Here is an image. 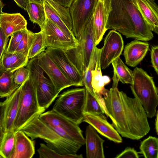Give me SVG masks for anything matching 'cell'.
<instances>
[{
  "label": "cell",
  "mask_w": 158,
  "mask_h": 158,
  "mask_svg": "<svg viewBox=\"0 0 158 158\" xmlns=\"http://www.w3.org/2000/svg\"><path fill=\"white\" fill-rule=\"evenodd\" d=\"M26 10L30 20L33 23L37 24L42 29L45 23L46 17L43 3L29 2Z\"/></svg>",
  "instance_id": "cell-25"
},
{
  "label": "cell",
  "mask_w": 158,
  "mask_h": 158,
  "mask_svg": "<svg viewBox=\"0 0 158 158\" xmlns=\"http://www.w3.org/2000/svg\"><path fill=\"white\" fill-rule=\"evenodd\" d=\"M29 2H35L39 3H43V0H27Z\"/></svg>",
  "instance_id": "cell-47"
},
{
  "label": "cell",
  "mask_w": 158,
  "mask_h": 158,
  "mask_svg": "<svg viewBox=\"0 0 158 158\" xmlns=\"http://www.w3.org/2000/svg\"><path fill=\"white\" fill-rule=\"evenodd\" d=\"M100 49V48H98L97 46L94 48L88 66L83 76V86H85L86 90L93 95L94 94L93 93L91 84V72L95 68Z\"/></svg>",
  "instance_id": "cell-31"
},
{
  "label": "cell",
  "mask_w": 158,
  "mask_h": 158,
  "mask_svg": "<svg viewBox=\"0 0 158 158\" xmlns=\"http://www.w3.org/2000/svg\"><path fill=\"white\" fill-rule=\"evenodd\" d=\"M47 48L44 34L41 31L34 33V38L30 49L28 58L31 59L44 51Z\"/></svg>",
  "instance_id": "cell-32"
},
{
  "label": "cell",
  "mask_w": 158,
  "mask_h": 158,
  "mask_svg": "<svg viewBox=\"0 0 158 158\" xmlns=\"http://www.w3.org/2000/svg\"><path fill=\"white\" fill-rule=\"evenodd\" d=\"M4 6V3L1 0H0V14H2L3 12L2 10Z\"/></svg>",
  "instance_id": "cell-48"
},
{
  "label": "cell",
  "mask_w": 158,
  "mask_h": 158,
  "mask_svg": "<svg viewBox=\"0 0 158 158\" xmlns=\"http://www.w3.org/2000/svg\"><path fill=\"white\" fill-rule=\"evenodd\" d=\"M5 133L0 149V156L1 158H10L15 147V132L13 130Z\"/></svg>",
  "instance_id": "cell-33"
},
{
  "label": "cell",
  "mask_w": 158,
  "mask_h": 158,
  "mask_svg": "<svg viewBox=\"0 0 158 158\" xmlns=\"http://www.w3.org/2000/svg\"><path fill=\"white\" fill-rule=\"evenodd\" d=\"M15 144L10 158H31L35 153L34 142L23 131L15 133Z\"/></svg>",
  "instance_id": "cell-21"
},
{
  "label": "cell",
  "mask_w": 158,
  "mask_h": 158,
  "mask_svg": "<svg viewBox=\"0 0 158 158\" xmlns=\"http://www.w3.org/2000/svg\"><path fill=\"white\" fill-rule=\"evenodd\" d=\"M138 152L134 148L128 147L115 157L116 158H138Z\"/></svg>",
  "instance_id": "cell-38"
},
{
  "label": "cell",
  "mask_w": 158,
  "mask_h": 158,
  "mask_svg": "<svg viewBox=\"0 0 158 158\" xmlns=\"http://www.w3.org/2000/svg\"><path fill=\"white\" fill-rule=\"evenodd\" d=\"M133 73V81L130 86L132 92L142 105L148 117L152 118L157 112L158 88L153 77L142 69L136 67Z\"/></svg>",
  "instance_id": "cell-4"
},
{
  "label": "cell",
  "mask_w": 158,
  "mask_h": 158,
  "mask_svg": "<svg viewBox=\"0 0 158 158\" xmlns=\"http://www.w3.org/2000/svg\"><path fill=\"white\" fill-rule=\"evenodd\" d=\"M40 115L33 118L20 130L32 140L43 139L48 146L60 154H76L81 146L63 137L42 120Z\"/></svg>",
  "instance_id": "cell-3"
},
{
  "label": "cell",
  "mask_w": 158,
  "mask_h": 158,
  "mask_svg": "<svg viewBox=\"0 0 158 158\" xmlns=\"http://www.w3.org/2000/svg\"><path fill=\"white\" fill-rule=\"evenodd\" d=\"M86 94L85 88L65 91L58 96L52 110L79 125L85 114Z\"/></svg>",
  "instance_id": "cell-5"
},
{
  "label": "cell",
  "mask_w": 158,
  "mask_h": 158,
  "mask_svg": "<svg viewBox=\"0 0 158 158\" xmlns=\"http://www.w3.org/2000/svg\"><path fill=\"white\" fill-rule=\"evenodd\" d=\"M82 122L89 123L100 134L110 140L117 143L122 142L120 134L108 122L104 114L85 113Z\"/></svg>",
  "instance_id": "cell-15"
},
{
  "label": "cell",
  "mask_w": 158,
  "mask_h": 158,
  "mask_svg": "<svg viewBox=\"0 0 158 158\" xmlns=\"http://www.w3.org/2000/svg\"><path fill=\"white\" fill-rule=\"evenodd\" d=\"M0 158H1V157L0 156Z\"/></svg>",
  "instance_id": "cell-49"
},
{
  "label": "cell",
  "mask_w": 158,
  "mask_h": 158,
  "mask_svg": "<svg viewBox=\"0 0 158 158\" xmlns=\"http://www.w3.org/2000/svg\"><path fill=\"white\" fill-rule=\"evenodd\" d=\"M7 101L6 98L4 101L0 102V127H2L4 123Z\"/></svg>",
  "instance_id": "cell-41"
},
{
  "label": "cell",
  "mask_w": 158,
  "mask_h": 158,
  "mask_svg": "<svg viewBox=\"0 0 158 158\" xmlns=\"http://www.w3.org/2000/svg\"><path fill=\"white\" fill-rule=\"evenodd\" d=\"M37 63L51 80L59 93L73 84L62 73L45 51L37 56Z\"/></svg>",
  "instance_id": "cell-14"
},
{
  "label": "cell",
  "mask_w": 158,
  "mask_h": 158,
  "mask_svg": "<svg viewBox=\"0 0 158 158\" xmlns=\"http://www.w3.org/2000/svg\"><path fill=\"white\" fill-rule=\"evenodd\" d=\"M14 72L0 70V98H7L19 87L14 81Z\"/></svg>",
  "instance_id": "cell-24"
},
{
  "label": "cell",
  "mask_w": 158,
  "mask_h": 158,
  "mask_svg": "<svg viewBox=\"0 0 158 158\" xmlns=\"http://www.w3.org/2000/svg\"><path fill=\"white\" fill-rule=\"evenodd\" d=\"M21 85L18 110L13 126L15 132L45 111L39 106L35 90L29 77Z\"/></svg>",
  "instance_id": "cell-8"
},
{
  "label": "cell",
  "mask_w": 158,
  "mask_h": 158,
  "mask_svg": "<svg viewBox=\"0 0 158 158\" xmlns=\"http://www.w3.org/2000/svg\"><path fill=\"white\" fill-rule=\"evenodd\" d=\"M99 56V54L95 68L91 72V84L94 93H98L103 96L108 90L104 87L105 84L101 72Z\"/></svg>",
  "instance_id": "cell-29"
},
{
  "label": "cell",
  "mask_w": 158,
  "mask_h": 158,
  "mask_svg": "<svg viewBox=\"0 0 158 158\" xmlns=\"http://www.w3.org/2000/svg\"><path fill=\"white\" fill-rule=\"evenodd\" d=\"M60 5L66 8H69L74 0H53Z\"/></svg>",
  "instance_id": "cell-42"
},
{
  "label": "cell",
  "mask_w": 158,
  "mask_h": 158,
  "mask_svg": "<svg viewBox=\"0 0 158 158\" xmlns=\"http://www.w3.org/2000/svg\"><path fill=\"white\" fill-rule=\"evenodd\" d=\"M139 149L141 153L145 158H158V138L149 136L141 142Z\"/></svg>",
  "instance_id": "cell-30"
},
{
  "label": "cell",
  "mask_w": 158,
  "mask_h": 158,
  "mask_svg": "<svg viewBox=\"0 0 158 158\" xmlns=\"http://www.w3.org/2000/svg\"><path fill=\"white\" fill-rule=\"evenodd\" d=\"M112 10L111 0H98L93 15L95 44H98L107 30L106 26Z\"/></svg>",
  "instance_id": "cell-16"
},
{
  "label": "cell",
  "mask_w": 158,
  "mask_h": 158,
  "mask_svg": "<svg viewBox=\"0 0 158 158\" xmlns=\"http://www.w3.org/2000/svg\"><path fill=\"white\" fill-rule=\"evenodd\" d=\"M39 118L65 139L81 146L85 144L79 125L53 110L42 113Z\"/></svg>",
  "instance_id": "cell-9"
},
{
  "label": "cell",
  "mask_w": 158,
  "mask_h": 158,
  "mask_svg": "<svg viewBox=\"0 0 158 158\" xmlns=\"http://www.w3.org/2000/svg\"><path fill=\"white\" fill-rule=\"evenodd\" d=\"M17 4L25 10H27V6L29 2L27 0H14Z\"/></svg>",
  "instance_id": "cell-43"
},
{
  "label": "cell",
  "mask_w": 158,
  "mask_h": 158,
  "mask_svg": "<svg viewBox=\"0 0 158 158\" xmlns=\"http://www.w3.org/2000/svg\"><path fill=\"white\" fill-rule=\"evenodd\" d=\"M45 51L74 86H83V77L70 60L64 50L47 47Z\"/></svg>",
  "instance_id": "cell-13"
},
{
  "label": "cell",
  "mask_w": 158,
  "mask_h": 158,
  "mask_svg": "<svg viewBox=\"0 0 158 158\" xmlns=\"http://www.w3.org/2000/svg\"><path fill=\"white\" fill-rule=\"evenodd\" d=\"M21 85L9 97L8 100L5 115L2 127L5 132L13 130L14 122L18 108Z\"/></svg>",
  "instance_id": "cell-22"
},
{
  "label": "cell",
  "mask_w": 158,
  "mask_h": 158,
  "mask_svg": "<svg viewBox=\"0 0 158 158\" xmlns=\"http://www.w3.org/2000/svg\"><path fill=\"white\" fill-rule=\"evenodd\" d=\"M27 30V28L17 31L11 35L9 44L6 50V52L11 53L15 52Z\"/></svg>",
  "instance_id": "cell-36"
},
{
  "label": "cell",
  "mask_w": 158,
  "mask_h": 158,
  "mask_svg": "<svg viewBox=\"0 0 158 158\" xmlns=\"http://www.w3.org/2000/svg\"><path fill=\"white\" fill-rule=\"evenodd\" d=\"M158 111L156 112V118L155 120V129L156 130V134H158Z\"/></svg>",
  "instance_id": "cell-45"
},
{
  "label": "cell",
  "mask_w": 158,
  "mask_h": 158,
  "mask_svg": "<svg viewBox=\"0 0 158 158\" xmlns=\"http://www.w3.org/2000/svg\"><path fill=\"white\" fill-rule=\"evenodd\" d=\"M28 61V57L23 54L5 51L0 60V70L14 72L21 67L26 66Z\"/></svg>",
  "instance_id": "cell-23"
},
{
  "label": "cell",
  "mask_w": 158,
  "mask_h": 158,
  "mask_svg": "<svg viewBox=\"0 0 158 158\" xmlns=\"http://www.w3.org/2000/svg\"><path fill=\"white\" fill-rule=\"evenodd\" d=\"M104 141L92 126H88L85 130V139L86 158H105L103 147Z\"/></svg>",
  "instance_id": "cell-19"
},
{
  "label": "cell",
  "mask_w": 158,
  "mask_h": 158,
  "mask_svg": "<svg viewBox=\"0 0 158 158\" xmlns=\"http://www.w3.org/2000/svg\"><path fill=\"white\" fill-rule=\"evenodd\" d=\"M104 81L106 85L108 84L110 81V79L109 77L107 76H103Z\"/></svg>",
  "instance_id": "cell-46"
},
{
  "label": "cell",
  "mask_w": 158,
  "mask_h": 158,
  "mask_svg": "<svg viewBox=\"0 0 158 158\" xmlns=\"http://www.w3.org/2000/svg\"><path fill=\"white\" fill-rule=\"evenodd\" d=\"M9 37L6 36L0 27V60L6 50Z\"/></svg>",
  "instance_id": "cell-40"
},
{
  "label": "cell",
  "mask_w": 158,
  "mask_h": 158,
  "mask_svg": "<svg viewBox=\"0 0 158 158\" xmlns=\"http://www.w3.org/2000/svg\"><path fill=\"white\" fill-rule=\"evenodd\" d=\"M151 62L156 73L158 74V46H152L151 52Z\"/></svg>",
  "instance_id": "cell-39"
},
{
  "label": "cell",
  "mask_w": 158,
  "mask_h": 158,
  "mask_svg": "<svg viewBox=\"0 0 158 158\" xmlns=\"http://www.w3.org/2000/svg\"><path fill=\"white\" fill-rule=\"evenodd\" d=\"M77 40L78 44L76 47L64 51L70 60L83 77L93 52L97 46L94 33L93 15Z\"/></svg>",
  "instance_id": "cell-7"
},
{
  "label": "cell",
  "mask_w": 158,
  "mask_h": 158,
  "mask_svg": "<svg viewBox=\"0 0 158 158\" xmlns=\"http://www.w3.org/2000/svg\"><path fill=\"white\" fill-rule=\"evenodd\" d=\"M29 77L28 70L25 66L21 67L14 71L13 73V79L15 83L20 85Z\"/></svg>",
  "instance_id": "cell-37"
},
{
  "label": "cell",
  "mask_w": 158,
  "mask_h": 158,
  "mask_svg": "<svg viewBox=\"0 0 158 158\" xmlns=\"http://www.w3.org/2000/svg\"><path fill=\"white\" fill-rule=\"evenodd\" d=\"M98 0H74L69 8L72 23L73 32L78 38L93 16Z\"/></svg>",
  "instance_id": "cell-10"
},
{
  "label": "cell",
  "mask_w": 158,
  "mask_h": 158,
  "mask_svg": "<svg viewBox=\"0 0 158 158\" xmlns=\"http://www.w3.org/2000/svg\"><path fill=\"white\" fill-rule=\"evenodd\" d=\"M27 22L20 13L0 14V27L9 37L17 31L27 28Z\"/></svg>",
  "instance_id": "cell-20"
},
{
  "label": "cell",
  "mask_w": 158,
  "mask_h": 158,
  "mask_svg": "<svg viewBox=\"0 0 158 158\" xmlns=\"http://www.w3.org/2000/svg\"><path fill=\"white\" fill-rule=\"evenodd\" d=\"M37 56L30 59L26 66L29 70V77L35 87L39 106L45 110L58 96L59 92L38 64Z\"/></svg>",
  "instance_id": "cell-6"
},
{
  "label": "cell",
  "mask_w": 158,
  "mask_h": 158,
  "mask_svg": "<svg viewBox=\"0 0 158 158\" xmlns=\"http://www.w3.org/2000/svg\"><path fill=\"white\" fill-rule=\"evenodd\" d=\"M124 48V41L121 34L112 30L105 37L103 47L100 48L99 62L101 69L107 68L112 61L119 57Z\"/></svg>",
  "instance_id": "cell-12"
},
{
  "label": "cell",
  "mask_w": 158,
  "mask_h": 158,
  "mask_svg": "<svg viewBox=\"0 0 158 158\" xmlns=\"http://www.w3.org/2000/svg\"><path fill=\"white\" fill-rule=\"evenodd\" d=\"M149 44L136 39L127 44L124 49L125 63L128 66L135 67L143 60L149 50Z\"/></svg>",
  "instance_id": "cell-17"
},
{
  "label": "cell",
  "mask_w": 158,
  "mask_h": 158,
  "mask_svg": "<svg viewBox=\"0 0 158 158\" xmlns=\"http://www.w3.org/2000/svg\"><path fill=\"white\" fill-rule=\"evenodd\" d=\"M114 73L118 77L119 81L123 84H131L133 81V71L130 69L118 57L112 62Z\"/></svg>",
  "instance_id": "cell-26"
},
{
  "label": "cell",
  "mask_w": 158,
  "mask_h": 158,
  "mask_svg": "<svg viewBox=\"0 0 158 158\" xmlns=\"http://www.w3.org/2000/svg\"><path fill=\"white\" fill-rule=\"evenodd\" d=\"M5 133L2 127H0V149L3 142Z\"/></svg>",
  "instance_id": "cell-44"
},
{
  "label": "cell",
  "mask_w": 158,
  "mask_h": 158,
  "mask_svg": "<svg viewBox=\"0 0 158 158\" xmlns=\"http://www.w3.org/2000/svg\"><path fill=\"white\" fill-rule=\"evenodd\" d=\"M152 31L158 34V6L154 0H132Z\"/></svg>",
  "instance_id": "cell-18"
},
{
  "label": "cell",
  "mask_w": 158,
  "mask_h": 158,
  "mask_svg": "<svg viewBox=\"0 0 158 158\" xmlns=\"http://www.w3.org/2000/svg\"><path fill=\"white\" fill-rule=\"evenodd\" d=\"M103 96L111 125L122 137L138 140L149 132L148 117L138 99L129 97L117 87L110 88Z\"/></svg>",
  "instance_id": "cell-1"
},
{
  "label": "cell",
  "mask_w": 158,
  "mask_h": 158,
  "mask_svg": "<svg viewBox=\"0 0 158 158\" xmlns=\"http://www.w3.org/2000/svg\"><path fill=\"white\" fill-rule=\"evenodd\" d=\"M41 31L44 34L47 48L66 50L76 48L78 44L77 40L73 39L65 34L47 16L45 23Z\"/></svg>",
  "instance_id": "cell-11"
},
{
  "label": "cell",
  "mask_w": 158,
  "mask_h": 158,
  "mask_svg": "<svg viewBox=\"0 0 158 158\" xmlns=\"http://www.w3.org/2000/svg\"><path fill=\"white\" fill-rule=\"evenodd\" d=\"M43 4L47 17L65 34L71 38L77 40L72 31L69 29L56 11L44 1Z\"/></svg>",
  "instance_id": "cell-28"
},
{
  "label": "cell",
  "mask_w": 158,
  "mask_h": 158,
  "mask_svg": "<svg viewBox=\"0 0 158 158\" xmlns=\"http://www.w3.org/2000/svg\"><path fill=\"white\" fill-rule=\"evenodd\" d=\"M86 93L85 114H105L108 117L104 102L100 101L86 89Z\"/></svg>",
  "instance_id": "cell-27"
},
{
  "label": "cell",
  "mask_w": 158,
  "mask_h": 158,
  "mask_svg": "<svg viewBox=\"0 0 158 158\" xmlns=\"http://www.w3.org/2000/svg\"><path fill=\"white\" fill-rule=\"evenodd\" d=\"M37 152L40 158H82V154H60L50 148L47 145L40 144V147Z\"/></svg>",
  "instance_id": "cell-34"
},
{
  "label": "cell",
  "mask_w": 158,
  "mask_h": 158,
  "mask_svg": "<svg viewBox=\"0 0 158 158\" xmlns=\"http://www.w3.org/2000/svg\"><path fill=\"white\" fill-rule=\"evenodd\" d=\"M112 10L106 26L107 30L117 31L127 38L148 41L152 31L132 0H111Z\"/></svg>",
  "instance_id": "cell-2"
},
{
  "label": "cell",
  "mask_w": 158,
  "mask_h": 158,
  "mask_svg": "<svg viewBox=\"0 0 158 158\" xmlns=\"http://www.w3.org/2000/svg\"><path fill=\"white\" fill-rule=\"evenodd\" d=\"M34 35V33L28 29L15 52L21 53L28 57Z\"/></svg>",
  "instance_id": "cell-35"
}]
</instances>
